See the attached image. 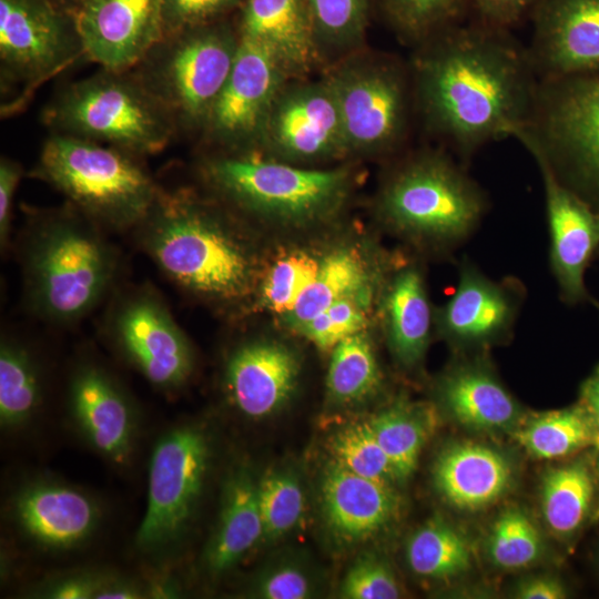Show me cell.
<instances>
[{"instance_id": "1", "label": "cell", "mask_w": 599, "mask_h": 599, "mask_svg": "<svg viewBox=\"0 0 599 599\" xmlns=\"http://www.w3.org/2000/svg\"><path fill=\"white\" fill-rule=\"evenodd\" d=\"M417 45L409 68L415 110L459 156L527 126L539 79L508 30L461 21Z\"/></svg>"}, {"instance_id": "2", "label": "cell", "mask_w": 599, "mask_h": 599, "mask_svg": "<svg viewBox=\"0 0 599 599\" xmlns=\"http://www.w3.org/2000/svg\"><path fill=\"white\" fill-rule=\"evenodd\" d=\"M187 189H161L133 230L138 244L177 287L216 303H236L253 291L257 266L230 209Z\"/></svg>"}, {"instance_id": "3", "label": "cell", "mask_w": 599, "mask_h": 599, "mask_svg": "<svg viewBox=\"0 0 599 599\" xmlns=\"http://www.w3.org/2000/svg\"><path fill=\"white\" fill-rule=\"evenodd\" d=\"M20 260L28 308L55 325L77 323L97 308L113 290L120 267L102 227L69 203L30 212Z\"/></svg>"}, {"instance_id": "4", "label": "cell", "mask_w": 599, "mask_h": 599, "mask_svg": "<svg viewBox=\"0 0 599 599\" xmlns=\"http://www.w3.org/2000/svg\"><path fill=\"white\" fill-rule=\"evenodd\" d=\"M483 187L443 150L404 159L384 182L376 210L406 241L451 255L478 230L488 211Z\"/></svg>"}, {"instance_id": "5", "label": "cell", "mask_w": 599, "mask_h": 599, "mask_svg": "<svg viewBox=\"0 0 599 599\" xmlns=\"http://www.w3.org/2000/svg\"><path fill=\"white\" fill-rule=\"evenodd\" d=\"M199 172L231 211L290 226L334 216L354 182L347 167H306L257 151H216L201 161Z\"/></svg>"}, {"instance_id": "6", "label": "cell", "mask_w": 599, "mask_h": 599, "mask_svg": "<svg viewBox=\"0 0 599 599\" xmlns=\"http://www.w3.org/2000/svg\"><path fill=\"white\" fill-rule=\"evenodd\" d=\"M139 158L92 140L51 133L32 176L102 229L123 232L143 221L161 191Z\"/></svg>"}, {"instance_id": "7", "label": "cell", "mask_w": 599, "mask_h": 599, "mask_svg": "<svg viewBox=\"0 0 599 599\" xmlns=\"http://www.w3.org/2000/svg\"><path fill=\"white\" fill-rule=\"evenodd\" d=\"M42 121L61 133L139 156L162 151L177 128L133 69L100 71L63 87L44 106Z\"/></svg>"}, {"instance_id": "8", "label": "cell", "mask_w": 599, "mask_h": 599, "mask_svg": "<svg viewBox=\"0 0 599 599\" xmlns=\"http://www.w3.org/2000/svg\"><path fill=\"white\" fill-rule=\"evenodd\" d=\"M515 139L599 214V73L539 80Z\"/></svg>"}, {"instance_id": "9", "label": "cell", "mask_w": 599, "mask_h": 599, "mask_svg": "<svg viewBox=\"0 0 599 599\" xmlns=\"http://www.w3.org/2000/svg\"><path fill=\"white\" fill-rule=\"evenodd\" d=\"M240 35L220 20L165 34L133 68L177 131H202L236 59Z\"/></svg>"}, {"instance_id": "10", "label": "cell", "mask_w": 599, "mask_h": 599, "mask_svg": "<svg viewBox=\"0 0 599 599\" xmlns=\"http://www.w3.org/2000/svg\"><path fill=\"white\" fill-rule=\"evenodd\" d=\"M325 79L337 103L347 154H385L403 144L415 108L409 68L387 55L355 51Z\"/></svg>"}, {"instance_id": "11", "label": "cell", "mask_w": 599, "mask_h": 599, "mask_svg": "<svg viewBox=\"0 0 599 599\" xmlns=\"http://www.w3.org/2000/svg\"><path fill=\"white\" fill-rule=\"evenodd\" d=\"M81 58L73 12L58 0H0L2 115L21 111L41 84Z\"/></svg>"}, {"instance_id": "12", "label": "cell", "mask_w": 599, "mask_h": 599, "mask_svg": "<svg viewBox=\"0 0 599 599\" xmlns=\"http://www.w3.org/2000/svg\"><path fill=\"white\" fill-rule=\"evenodd\" d=\"M104 329L119 353L158 388L182 387L194 368V352L163 297L143 284L118 293Z\"/></svg>"}, {"instance_id": "13", "label": "cell", "mask_w": 599, "mask_h": 599, "mask_svg": "<svg viewBox=\"0 0 599 599\" xmlns=\"http://www.w3.org/2000/svg\"><path fill=\"white\" fill-rule=\"evenodd\" d=\"M210 458L206 435L181 426L166 433L150 460L148 504L135 542L145 551L172 546L184 534L200 498Z\"/></svg>"}, {"instance_id": "14", "label": "cell", "mask_w": 599, "mask_h": 599, "mask_svg": "<svg viewBox=\"0 0 599 599\" xmlns=\"http://www.w3.org/2000/svg\"><path fill=\"white\" fill-rule=\"evenodd\" d=\"M253 151L298 165L348 155L337 103L325 77L291 78L283 84Z\"/></svg>"}, {"instance_id": "15", "label": "cell", "mask_w": 599, "mask_h": 599, "mask_svg": "<svg viewBox=\"0 0 599 599\" xmlns=\"http://www.w3.org/2000/svg\"><path fill=\"white\" fill-rule=\"evenodd\" d=\"M292 77L261 44L240 39L233 69L201 131L217 151L256 150L271 105Z\"/></svg>"}, {"instance_id": "16", "label": "cell", "mask_w": 599, "mask_h": 599, "mask_svg": "<svg viewBox=\"0 0 599 599\" xmlns=\"http://www.w3.org/2000/svg\"><path fill=\"white\" fill-rule=\"evenodd\" d=\"M525 300L521 281L494 280L465 257L453 294L434 309L435 329L454 347L484 349L511 337Z\"/></svg>"}, {"instance_id": "17", "label": "cell", "mask_w": 599, "mask_h": 599, "mask_svg": "<svg viewBox=\"0 0 599 599\" xmlns=\"http://www.w3.org/2000/svg\"><path fill=\"white\" fill-rule=\"evenodd\" d=\"M85 60L133 69L164 37V0H83L73 11Z\"/></svg>"}, {"instance_id": "18", "label": "cell", "mask_w": 599, "mask_h": 599, "mask_svg": "<svg viewBox=\"0 0 599 599\" xmlns=\"http://www.w3.org/2000/svg\"><path fill=\"white\" fill-rule=\"evenodd\" d=\"M530 18L539 80L599 73V0H539Z\"/></svg>"}, {"instance_id": "19", "label": "cell", "mask_w": 599, "mask_h": 599, "mask_svg": "<svg viewBox=\"0 0 599 599\" xmlns=\"http://www.w3.org/2000/svg\"><path fill=\"white\" fill-rule=\"evenodd\" d=\"M536 164L545 193L550 272L566 304L586 302L585 274L599 251V214L545 165Z\"/></svg>"}, {"instance_id": "20", "label": "cell", "mask_w": 599, "mask_h": 599, "mask_svg": "<svg viewBox=\"0 0 599 599\" xmlns=\"http://www.w3.org/2000/svg\"><path fill=\"white\" fill-rule=\"evenodd\" d=\"M301 362L294 349L255 338L235 346L224 368V385L233 406L251 419L277 413L294 394Z\"/></svg>"}, {"instance_id": "21", "label": "cell", "mask_w": 599, "mask_h": 599, "mask_svg": "<svg viewBox=\"0 0 599 599\" xmlns=\"http://www.w3.org/2000/svg\"><path fill=\"white\" fill-rule=\"evenodd\" d=\"M319 488L325 526L343 546L377 536L399 514L400 499L395 486L358 476L333 459L324 470Z\"/></svg>"}, {"instance_id": "22", "label": "cell", "mask_w": 599, "mask_h": 599, "mask_svg": "<svg viewBox=\"0 0 599 599\" xmlns=\"http://www.w3.org/2000/svg\"><path fill=\"white\" fill-rule=\"evenodd\" d=\"M69 400L91 445L111 460L123 463L132 449L134 414L111 374L94 362L81 363L70 379Z\"/></svg>"}, {"instance_id": "23", "label": "cell", "mask_w": 599, "mask_h": 599, "mask_svg": "<svg viewBox=\"0 0 599 599\" xmlns=\"http://www.w3.org/2000/svg\"><path fill=\"white\" fill-rule=\"evenodd\" d=\"M240 39L263 45L292 78H302L322 59L305 0H244Z\"/></svg>"}, {"instance_id": "24", "label": "cell", "mask_w": 599, "mask_h": 599, "mask_svg": "<svg viewBox=\"0 0 599 599\" xmlns=\"http://www.w3.org/2000/svg\"><path fill=\"white\" fill-rule=\"evenodd\" d=\"M436 397L459 424L476 430L514 427L520 406L481 358L459 361L440 376Z\"/></svg>"}, {"instance_id": "25", "label": "cell", "mask_w": 599, "mask_h": 599, "mask_svg": "<svg viewBox=\"0 0 599 599\" xmlns=\"http://www.w3.org/2000/svg\"><path fill=\"white\" fill-rule=\"evenodd\" d=\"M379 300L390 354L400 367L416 368L425 358L435 328L422 268L416 264L396 268L387 278Z\"/></svg>"}, {"instance_id": "26", "label": "cell", "mask_w": 599, "mask_h": 599, "mask_svg": "<svg viewBox=\"0 0 599 599\" xmlns=\"http://www.w3.org/2000/svg\"><path fill=\"white\" fill-rule=\"evenodd\" d=\"M16 517L27 535L50 548H70L95 529L99 509L82 491L59 484L27 487L16 500Z\"/></svg>"}, {"instance_id": "27", "label": "cell", "mask_w": 599, "mask_h": 599, "mask_svg": "<svg viewBox=\"0 0 599 599\" xmlns=\"http://www.w3.org/2000/svg\"><path fill=\"white\" fill-rule=\"evenodd\" d=\"M511 470L499 451L477 443H458L438 456L434 481L449 504L477 510L493 504L507 490Z\"/></svg>"}, {"instance_id": "28", "label": "cell", "mask_w": 599, "mask_h": 599, "mask_svg": "<svg viewBox=\"0 0 599 599\" xmlns=\"http://www.w3.org/2000/svg\"><path fill=\"white\" fill-rule=\"evenodd\" d=\"M263 535L257 479L240 467L224 485L219 519L204 550L206 568L214 575L226 572L263 541Z\"/></svg>"}, {"instance_id": "29", "label": "cell", "mask_w": 599, "mask_h": 599, "mask_svg": "<svg viewBox=\"0 0 599 599\" xmlns=\"http://www.w3.org/2000/svg\"><path fill=\"white\" fill-rule=\"evenodd\" d=\"M383 273L365 250L336 247L321 257L314 278L282 321L296 332L335 302L364 290L383 288L387 282Z\"/></svg>"}, {"instance_id": "30", "label": "cell", "mask_w": 599, "mask_h": 599, "mask_svg": "<svg viewBox=\"0 0 599 599\" xmlns=\"http://www.w3.org/2000/svg\"><path fill=\"white\" fill-rule=\"evenodd\" d=\"M387 455L398 481L416 469L422 449L435 426L430 405L398 400L367 419Z\"/></svg>"}, {"instance_id": "31", "label": "cell", "mask_w": 599, "mask_h": 599, "mask_svg": "<svg viewBox=\"0 0 599 599\" xmlns=\"http://www.w3.org/2000/svg\"><path fill=\"white\" fill-rule=\"evenodd\" d=\"M515 437L527 453L540 459L561 458L599 446V428L580 403L529 418Z\"/></svg>"}, {"instance_id": "32", "label": "cell", "mask_w": 599, "mask_h": 599, "mask_svg": "<svg viewBox=\"0 0 599 599\" xmlns=\"http://www.w3.org/2000/svg\"><path fill=\"white\" fill-rule=\"evenodd\" d=\"M43 394L38 361L21 341L2 336L0 345V422L6 428L26 424Z\"/></svg>"}, {"instance_id": "33", "label": "cell", "mask_w": 599, "mask_h": 599, "mask_svg": "<svg viewBox=\"0 0 599 599\" xmlns=\"http://www.w3.org/2000/svg\"><path fill=\"white\" fill-rule=\"evenodd\" d=\"M593 480L583 460L551 469L541 485V509L549 529L559 537L575 534L590 514Z\"/></svg>"}, {"instance_id": "34", "label": "cell", "mask_w": 599, "mask_h": 599, "mask_svg": "<svg viewBox=\"0 0 599 599\" xmlns=\"http://www.w3.org/2000/svg\"><path fill=\"white\" fill-rule=\"evenodd\" d=\"M406 559L417 576L444 580L470 569L471 548L460 531L443 519L433 518L409 537Z\"/></svg>"}, {"instance_id": "35", "label": "cell", "mask_w": 599, "mask_h": 599, "mask_svg": "<svg viewBox=\"0 0 599 599\" xmlns=\"http://www.w3.org/2000/svg\"><path fill=\"white\" fill-rule=\"evenodd\" d=\"M332 351L326 376V389L332 400L342 405L356 404L378 392L382 372L366 331L343 339Z\"/></svg>"}, {"instance_id": "36", "label": "cell", "mask_w": 599, "mask_h": 599, "mask_svg": "<svg viewBox=\"0 0 599 599\" xmlns=\"http://www.w3.org/2000/svg\"><path fill=\"white\" fill-rule=\"evenodd\" d=\"M322 54L355 52L364 39L369 0H305Z\"/></svg>"}, {"instance_id": "37", "label": "cell", "mask_w": 599, "mask_h": 599, "mask_svg": "<svg viewBox=\"0 0 599 599\" xmlns=\"http://www.w3.org/2000/svg\"><path fill=\"white\" fill-rule=\"evenodd\" d=\"M263 541H275L295 529L304 516L305 495L298 475L290 468L268 469L257 479Z\"/></svg>"}, {"instance_id": "38", "label": "cell", "mask_w": 599, "mask_h": 599, "mask_svg": "<svg viewBox=\"0 0 599 599\" xmlns=\"http://www.w3.org/2000/svg\"><path fill=\"white\" fill-rule=\"evenodd\" d=\"M380 3L394 30L416 44L464 21L469 10V0H380Z\"/></svg>"}, {"instance_id": "39", "label": "cell", "mask_w": 599, "mask_h": 599, "mask_svg": "<svg viewBox=\"0 0 599 599\" xmlns=\"http://www.w3.org/2000/svg\"><path fill=\"white\" fill-rule=\"evenodd\" d=\"M333 460L364 478L395 486L398 478L368 420L354 422L329 439Z\"/></svg>"}, {"instance_id": "40", "label": "cell", "mask_w": 599, "mask_h": 599, "mask_svg": "<svg viewBox=\"0 0 599 599\" xmlns=\"http://www.w3.org/2000/svg\"><path fill=\"white\" fill-rule=\"evenodd\" d=\"M319 260L302 250L278 256L261 282L260 305L281 317L290 313L314 278Z\"/></svg>"}, {"instance_id": "41", "label": "cell", "mask_w": 599, "mask_h": 599, "mask_svg": "<svg viewBox=\"0 0 599 599\" xmlns=\"http://www.w3.org/2000/svg\"><path fill=\"white\" fill-rule=\"evenodd\" d=\"M487 554L498 568L521 569L541 556V536L524 511L510 508L494 522L487 539Z\"/></svg>"}, {"instance_id": "42", "label": "cell", "mask_w": 599, "mask_h": 599, "mask_svg": "<svg viewBox=\"0 0 599 599\" xmlns=\"http://www.w3.org/2000/svg\"><path fill=\"white\" fill-rule=\"evenodd\" d=\"M383 288H368L344 297L296 332L323 351L333 349L343 339L365 331L377 291Z\"/></svg>"}, {"instance_id": "43", "label": "cell", "mask_w": 599, "mask_h": 599, "mask_svg": "<svg viewBox=\"0 0 599 599\" xmlns=\"http://www.w3.org/2000/svg\"><path fill=\"white\" fill-rule=\"evenodd\" d=\"M341 596L347 599H395L400 597V587L386 560L366 554L346 572Z\"/></svg>"}, {"instance_id": "44", "label": "cell", "mask_w": 599, "mask_h": 599, "mask_svg": "<svg viewBox=\"0 0 599 599\" xmlns=\"http://www.w3.org/2000/svg\"><path fill=\"white\" fill-rule=\"evenodd\" d=\"M315 593L313 577L294 561L270 566L257 578L254 595L264 599H306Z\"/></svg>"}, {"instance_id": "45", "label": "cell", "mask_w": 599, "mask_h": 599, "mask_svg": "<svg viewBox=\"0 0 599 599\" xmlns=\"http://www.w3.org/2000/svg\"><path fill=\"white\" fill-rule=\"evenodd\" d=\"M244 0H164V35L217 21Z\"/></svg>"}, {"instance_id": "46", "label": "cell", "mask_w": 599, "mask_h": 599, "mask_svg": "<svg viewBox=\"0 0 599 599\" xmlns=\"http://www.w3.org/2000/svg\"><path fill=\"white\" fill-rule=\"evenodd\" d=\"M539 0H469L474 20L483 24L510 30L530 17Z\"/></svg>"}, {"instance_id": "47", "label": "cell", "mask_w": 599, "mask_h": 599, "mask_svg": "<svg viewBox=\"0 0 599 599\" xmlns=\"http://www.w3.org/2000/svg\"><path fill=\"white\" fill-rule=\"evenodd\" d=\"M23 175L22 165L7 156L0 160V246L7 251L10 242L14 195Z\"/></svg>"}, {"instance_id": "48", "label": "cell", "mask_w": 599, "mask_h": 599, "mask_svg": "<svg viewBox=\"0 0 599 599\" xmlns=\"http://www.w3.org/2000/svg\"><path fill=\"white\" fill-rule=\"evenodd\" d=\"M101 581L85 576L65 578L54 583L47 596L54 599H88L95 598Z\"/></svg>"}, {"instance_id": "49", "label": "cell", "mask_w": 599, "mask_h": 599, "mask_svg": "<svg viewBox=\"0 0 599 599\" xmlns=\"http://www.w3.org/2000/svg\"><path fill=\"white\" fill-rule=\"evenodd\" d=\"M566 596L562 583L551 577L527 579L515 590V597L520 599H562Z\"/></svg>"}, {"instance_id": "50", "label": "cell", "mask_w": 599, "mask_h": 599, "mask_svg": "<svg viewBox=\"0 0 599 599\" xmlns=\"http://www.w3.org/2000/svg\"><path fill=\"white\" fill-rule=\"evenodd\" d=\"M580 404L599 428V365L581 385Z\"/></svg>"}, {"instance_id": "51", "label": "cell", "mask_w": 599, "mask_h": 599, "mask_svg": "<svg viewBox=\"0 0 599 599\" xmlns=\"http://www.w3.org/2000/svg\"><path fill=\"white\" fill-rule=\"evenodd\" d=\"M139 597L140 592L135 587L120 581H101L100 588L95 595V598L98 599H132Z\"/></svg>"}, {"instance_id": "52", "label": "cell", "mask_w": 599, "mask_h": 599, "mask_svg": "<svg viewBox=\"0 0 599 599\" xmlns=\"http://www.w3.org/2000/svg\"><path fill=\"white\" fill-rule=\"evenodd\" d=\"M69 10L73 11L83 0H58Z\"/></svg>"}, {"instance_id": "53", "label": "cell", "mask_w": 599, "mask_h": 599, "mask_svg": "<svg viewBox=\"0 0 599 599\" xmlns=\"http://www.w3.org/2000/svg\"><path fill=\"white\" fill-rule=\"evenodd\" d=\"M598 479H599V459H598ZM591 518L593 521H599V497H598L596 509L593 510Z\"/></svg>"}]
</instances>
